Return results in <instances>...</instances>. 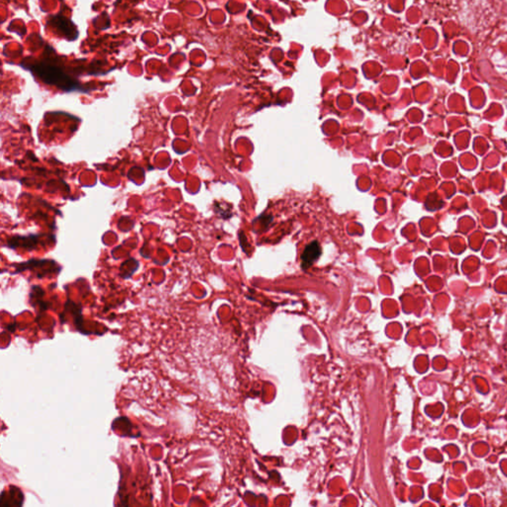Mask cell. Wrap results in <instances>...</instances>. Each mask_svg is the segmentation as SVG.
Returning <instances> with one entry per match:
<instances>
[{
    "label": "cell",
    "mask_w": 507,
    "mask_h": 507,
    "mask_svg": "<svg viewBox=\"0 0 507 507\" xmlns=\"http://www.w3.org/2000/svg\"><path fill=\"white\" fill-rule=\"evenodd\" d=\"M31 71L37 75L44 83L64 90L66 92H72L79 90V84L73 79L68 77L62 70L49 65L40 64L33 66Z\"/></svg>",
    "instance_id": "6da1fadb"
},
{
    "label": "cell",
    "mask_w": 507,
    "mask_h": 507,
    "mask_svg": "<svg viewBox=\"0 0 507 507\" xmlns=\"http://www.w3.org/2000/svg\"><path fill=\"white\" fill-rule=\"evenodd\" d=\"M322 251L319 243L314 241L308 244L303 253L301 254V267L303 270H308L320 257Z\"/></svg>",
    "instance_id": "7a4b0ae2"
},
{
    "label": "cell",
    "mask_w": 507,
    "mask_h": 507,
    "mask_svg": "<svg viewBox=\"0 0 507 507\" xmlns=\"http://www.w3.org/2000/svg\"><path fill=\"white\" fill-rule=\"evenodd\" d=\"M50 23L52 25H54L59 31H61L67 38H69V39H76V37L73 36V33L78 35L77 29L73 25V23H71L65 17H62V16L53 17L52 20L50 21Z\"/></svg>",
    "instance_id": "3957f363"
},
{
    "label": "cell",
    "mask_w": 507,
    "mask_h": 507,
    "mask_svg": "<svg viewBox=\"0 0 507 507\" xmlns=\"http://www.w3.org/2000/svg\"><path fill=\"white\" fill-rule=\"evenodd\" d=\"M39 238H40V236H34V235H30L28 237L16 236L7 241V246L12 249L18 248V247H22V248H26V249H34L37 247V245L39 243Z\"/></svg>",
    "instance_id": "277c9868"
},
{
    "label": "cell",
    "mask_w": 507,
    "mask_h": 507,
    "mask_svg": "<svg viewBox=\"0 0 507 507\" xmlns=\"http://www.w3.org/2000/svg\"><path fill=\"white\" fill-rule=\"evenodd\" d=\"M53 266H57V263L54 262V261H49V260H41V261L32 260V261L27 262V263L15 265V268H16V272L15 273H20V272L25 271V270H35L37 268L44 269V268L53 267Z\"/></svg>",
    "instance_id": "5b68a950"
}]
</instances>
